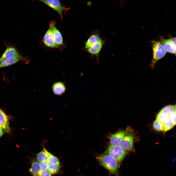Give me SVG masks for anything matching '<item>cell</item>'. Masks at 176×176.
I'll use <instances>...</instances> for the list:
<instances>
[{"mask_svg":"<svg viewBox=\"0 0 176 176\" xmlns=\"http://www.w3.org/2000/svg\"><path fill=\"white\" fill-rule=\"evenodd\" d=\"M101 39L99 33L98 31L93 32L85 42L84 49L86 50Z\"/></svg>","mask_w":176,"mask_h":176,"instance_id":"11","label":"cell"},{"mask_svg":"<svg viewBox=\"0 0 176 176\" xmlns=\"http://www.w3.org/2000/svg\"><path fill=\"white\" fill-rule=\"evenodd\" d=\"M20 54L17 49L13 46H9L6 48L0 58V62L3 60L11 58Z\"/></svg>","mask_w":176,"mask_h":176,"instance_id":"10","label":"cell"},{"mask_svg":"<svg viewBox=\"0 0 176 176\" xmlns=\"http://www.w3.org/2000/svg\"><path fill=\"white\" fill-rule=\"evenodd\" d=\"M170 119L172 122L174 126L176 124V110L171 113L169 115Z\"/></svg>","mask_w":176,"mask_h":176,"instance_id":"23","label":"cell"},{"mask_svg":"<svg viewBox=\"0 0 176 176\" xmlns=\"http://www.w3.org/2000/svg\"><path fill=\"white\" fill-rule=\"evenodd\" d=\"M40 166L42 171L47 170L49 164L46 161L40 162Z\"/></svg>","mask_w":176,"mask_h":176,"instance_id":"22","label":"cell"},{"mask_svg":"<svg viewBox=\"0 0 176 176\" xmlns=\"http://www.w3.org/2000/svg\"><path fill=\"white\" fill-rule=\"evenodd\" d=\"M125 130L119 131L112 134L110 138V144L112 145H119L124 137Z\"/></svg>","mask_w":176,"mask_h":176,"instance_id":"13","label":"cell"},{"mask_svg":"<svg viewBox=\"0 0 176 176\" xmlns=\"http://www.w3.org/2000/svg\"><path fill=\"white\" fill-rule=\"evenodd\" d=\"M23 61L26 63L29 61L27 57H23L20 54L10 58L3 60L0 62V69L12 65L18 62Z\"/></svg>","mask_w":176,"mask_h":176,"instance_id":"5","label":"cell"},{"mask_svg":"<svg viewBox=\"0 0 176 176\" xmlns=\"http://www.w3.org/2000/svg\"><path fill=\"white\" fill-rule=\"evenodd\" d=\"M100 165L106 169L110 173L119 176L118 162L113 157L107 154H102L96 157Z\"/></svg>","mask_w":176,"mask_h":176,"instance_id":"1","label":"cell"},{"mask_svg":"<svg viewBox=\"0 0 176 176\" xmlns=\"http://www.w3.org/2000/svg\"><path fill=\"white\" fill-rule=\"evenodd\" d=\"M171 39L174 45L176 46V37H173Z\"/></svg>","mask_w":176,"mask_h":176,"instance_id":"25","label":"cell"},{"mask_svg":"<svg viewBox=\"0 0 176 176\" xmlns=\"http://www.w3.org/2000/svg\"><path fill=\"white\" fill-rule=\"evenodd\" d=\"M41 1L51 7L59 14L61 20L63 19V12L65 10L59 0H40Z\"/></svg>","mask_w":176,"mask_h":176,"instance_id":"8","label":"cell"},{"mask_svg":"<svg viewBox=\"0 0 176 176\" xmlns=\"http://www.w3.org/2000/svg\"><path fill=\"white\" fill-rule=\"evenodd\" d=\"M105 41L101 39L85 50L91 55L96 57L99 59V56L104 44Z\"/></svg>","mask_w":176,"mask_h":176,"instance_id":"7","label":"cell"},{"mask_svg":"<svg viewBox=\"0 0 176 176\" xmlns=\"http://www.w3.org/2000/svg\"><path fill=\"white\" fill-rule=\"evenodd\" d=\"M152 46L153 58L151 66L152 68H153L156 63L163 58L165 56L167 52L161 41H152Z\"/></svg>","mask_w":176,"mask_h":176,"instance_id":"2","label":"cell"},{"mask_svg":"<svg viewBox=\"0 0 176 176\" xmlns=\"http://www.w3.org/2000/svg\"><path fill=\"white\" fill-rule=\"evenodd\" d=\"M31 167L29 172L33 176H39L41 171L40 162L36 158H33L31 160Z\"/></svg>","mask_w":176,"mask_h":176,"instance_id":"14","label":"cell"},{"mask_svg":"<svg viewBox=\"0 0 176 176\" xmlns=\"http://www.w3.org/2000/svg\"><path fill=\"white\" fill-rule=\"evenodd\" d=\"M43 41L47 46L52 48H59L55 44L51 30L49 28L46 33L43 39Z\"/></svg>","mask_w":176,"mask_h":176,"instance_id":"12","label":"cell"},{"mask_svg":"<svg viewBox=\"0 0 176 176\" xmlns=\"http://www.w3.org/2000/svg\"></svg>","mask_w":176,"mask_h":176,"instance_id":"27","label":"cell"},{"mask_svg":"<svg viewBox=\"0 0 176 176\" xmlns=\"http://www.w3.org/2000/svg\"><path fill=\"white\" fill-rule=\"evenodd\" d=\"M51 175L47 171H41L39 176H51Z\"/></svg>","mask_w":176,"mask_h":176,"instance_id":"24","label":"cell"},{"mask_svg":"<svg viewBox=\"0 0 176 176\" xmlns=\"http://www.w3.org/2000/svg\"><path fill=\"white\" fill-rule=\"evenodd\" d=\"M55 21H51L49 24V28L51 31L55 44L58 46L63 44V39L61 33L55 27Z\"/></svg>","mask_w":176,"mask_h":176,"instance_id":"6","label":"cell"},{"mask_svg":"<svg viewBox=\"0 0 176 176\" xmlns=\"http://www.w3.org/2000/svg\"><path fill=\"white\" fill-rule=\"evenodd\" d=\"M46 153L48 156L47 161L49 164H60V161L58 158L49 152L47 150Z\"/></svg>","mask_w":176,"mask_h":176,"instance_id":"19","label":"cell"},{"mask_svg":"<svg viewBox=\"0 0 176 176\" xmlns=\"http://www.w3.org/2000/svg\"><path fill=\"white\" fill-rule=\"evenodd\" d=\"M46 150H47L44 147L42 150L36 154V158L40 162L42 161H47L48 156Z\"/></svg>","mask_w":176,"mask_h":176,"instance_id":"17","label":"cell"},{"mask_svg":"<svg viewBox=\"0 0 176 176\" xmlns=\"http://www.w3.org/2000/svg\"><path fill=\"white\" fill-rule=\"evenodd\" d=\"M127 153L119 145H112L110 144L103 154L110 155L115 158L117 160L120 166L122 161Z\"/></svg>","mask_w":176,"mask_h":176,"instance_id":"3","label":"cell"},{"mask_svg":"<svg viewBox=\"0 0 176 176\" xmlns=\"http://www.w3.org/2000/svg\"><path fill=\"white\" fill-rule=\"evenodd\" d=\"M0 126L4 133H9L11 129L7 115L0 107Z\"/></svg>","mask_w":176,"mask_h":176,"instance_id":"9","label":"cell"},{"mask_svg":"<svg viewBox=\"0 0 176 176\" xmlns=\"http://www.w3.org/2000/svg\"><path fill=\"white\" fill-rule=\"evenodd\" d=\"M4 132L0 126V138L3 135Z\"/></svg>","mask_w":176,"mask_h":176,"instance_id":"26","label":"cell"},{"mask_svg":"<svg viewBox=\"0 0 176 176\" xmlns=\"http://www.w3.org/2000/svg\"><path fill=\"white\" fill-rule=\"evenodd\" d=\"M134 137L133 131L131 128H128L125 130V133L119 145L125 151L130 152L133 149Z\"/></svg>","mask_w":176,"mask_h":176,"instance_id":"4","label":"cell"},{"mask_svg":"<svg viewBox=\"0 0 176 176\" xmlns=\"http://www.w3.org/2000/svg\"><path fill=\"white\" fill-rule=\"evenodd\" d=\"M153 126L154 129L157 131H163V124L156 120L154 122Z\"/></svg>","mask_w":176,"mask_h":176,"instance_id":"21","label":"cell"},{"mask_svg":"<svg viewBox=\"0 0 176 176\" xmlns=\"http://www.w3.org/2000/svg\"><path fill=\"white\" fill-rule=\"evenodd\" d=\"M53 92L57 95H61L64 93L66 88L64 84L61 82L55 83L52 86Z\"/></svg>","mask_w":176,"mask_h":176,"instance_id":"16","label":"cell"},{"mask_svg":"<svg viewBox=\"0 0 176 176\" xmlns=\"http://www.w3.org/2000/svg\"><path fill=\"white\" fill-rule=\"evenodd\" d=\"M174 126L172 122L169 119L163 124V131L165 132L172 129Z\"/></svg>","mask_w":176,"mask_h":176,"instance_id":"20","label":"cell"},{"mask_svg":"<svg viewBox=\"0 0 176 176\" xmlns=\"http://www.w3.org/2000/svg\"><path fill=\"white\" fill-rule=\"evenodd\" d=\"M161 42L166 52L176 54V46L173 44L171 39H161Z\"/></svg>","mask_w":176,"mask_h":176,"instance_id":"15","label":"cell"},{"mask_svg":"<svg viewBox=\"0 0 176 176\" xmlns=\"http://www.w3.org/2000/svg\"><path fill=\"white\" fill-rule=\"evenodd\" d=\"M60 168V164H49L47 171L51 175H54L58 173Z\"/></svg>","mask_w":176,"mask_h":176,"instance_id":"18","label":"cell"}]
</instances>
